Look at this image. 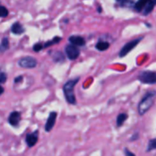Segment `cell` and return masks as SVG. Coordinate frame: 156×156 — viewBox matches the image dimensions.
I'll list each match as a JSON object with an SVG mask.
<instances>
[{
  "label": "cell",
  "mask_w": 156,
  "mask_h": 156,
  "mask_svg": "<svg viewBox=\"0 0 156 156\" xmlns=\"http://www.w3.org/2000/svg\"><path fill=\"white\" fill-rule=\"evenodd\" d=\"M69 41L71 45H74L76 47H83L86 44L85 38L80 36H70L69 37Z\"/></svg>",
  "instance_id": "obj_10"
},
{
  "label": "cell",
  "mask_w": 156,
  "mask_h": 156,
  "mask_svg": "<svg viewBox=\"0 0 156 156\" xmlns=\"http://www.w3.org/2000/svg\"><path fill=\"white\" fill-rule=\"evenodd\" d=\"M1 88V94H3V92H4V89H3V87H0Z\"/></svg>",
  "instance_id": "obj_27"
},
{
  "label": "cell",
  "mask_w": 156,
  "mask_h": 156,
  "mask_svg": "<svg viewBox=\"0 0 156 156\" xmlns=\"http://www.w3.org/2000/svg\"><path fill=\"white\" fill-rule=\"evenodd\" d=\"M60 41H61V37H55L52 40H49V41L46 42V43L44 44V48H48V47H50V46H52V45L58 44V43L60 42Z\"/></svg>",
  "instance_id": "obj_18"
},
{
  "label": "cell",
  "mask_w": 156,
  "mask_h": 156,
  "mask_svg": "<svg viewBox=\"0 0 156 156\" xmlns=\"http://www.w3.org/2000/svg\"><path fill=\"white\" fill-rule=\"evenodd\" d=\"M57 112H50L49 113V115H48V120H47V122H46V124H45V131L47 132V133H49L52 129H53V127H54V125H55V123H56V120H57Z\"/></svg>",
  "instance_id": "obj_7"
},
{
  "label": "cell",
  "mask_w": 156,
  "mask_h": 156,
  "mask_svg": "<svg viewBox=\"0 0 156 156\" xmlns=\"http://www.w3.org/2000/svg\"><path fill=\"white\" fill-rule=\"evenodd\" d=\"M6 78L7 77H6L5 73V72H1V74H0V82H1V84H4L5 82Z\"/></svg>",
  "instance_id": "obj_23"
},
{
  "label": "cell",
  "mask_w": 156,
  "mask_h": 156,
  "mask_svg": "<svg viewBox=\"0 0 156 156\" xmlns=\"http://www.w3.org/2000/svg\"><path fill=\"white\" fill-rule=\"evenodd\" d=\"M124 153H125V155L126 156H135V154L133 153H132L131 151H129V149H127V148L124 149Z\"/></svg>",
  "instance_id": "obj_25"
},
{
  "label": "cell",
  "mask_w": 156,
  "mask_h": 156,
  "mask_svg": "<svg viewBox=\"0 0 156 156\" xmlns=\"http://www.w3.org/2000/svg\"><path fill=\"white\" fill-rule=\"evenodd\" d=\"M155 5L156 1H147V4H146V5H145V7H144V11H143V15H144V16L149 15V14L154 10Z\"/></svg>",
  "instance_id": "obj_13"
},
{
  "label": "cell",
  "mask_w": 156,
  "mask_h": 156,
  "mask_svg": "<svg viewBox=\"0 0 156 156\" xmlns=\"http://www.w3.org/2000/svg\"><path fill=\"white\" fill-rule=\"evenodd\" d=\"M110 48V43L107 41H99L96 44V48L100 51H104L107 50Z\"/></svg>",
  "instance_id": "obj_14"
},
{
  "label": "cell",
  "mask_w": 156,
  "mask_h": 156,
  "mask_svg": "<svg viewBox=\"0 0 156 156\" xmlns=\"http://www.w3.org/2000/svg\"><path fill=\"white\" fill-rule=\"evenodd\" d=\"M144 37H140V38H136V39H133V40H132V41H130V42H128L127 44H125L122 48V49L120 50V53H119V56L121 57V58H122V57H124V56H126L127 54H129L138 44H139V42L143 39Z\"/></svg>",
  "instance_id": "obj_4"
},
{
  "label": "cell",
  "mask_w": 156,
  "mask_h": 156,
  "mask_svg": "<svg viewBox=\"0 0 156 156\" xmlns=\"http://www.w3.org/2000/svg\"><path fill=\"white\" fill-rule=\"evenodd\" d=\"M11 32L15 35H21L25 32V29L19 22H16L11 27Z\"/></svg>",
  "instance_id": "obj_11"
},
{
  "label": "cell",
  "mask_w": 156,
  "mask_h": 156,
  "mask_svg": "<svg viewBox=\"0 0 156 156\" xmlns=\"http://www.w3.org/2000/svg\"><path fill=\"white\" fill-rule=\"evenodd\" d=\"M65 53H66V56L68 57L69 59L75 60L76 58H79L80 52V49L76 46L69 44L65 47Z\"/></svg>",
  "instance_id": "obj_6"
},
{
  "label": "cell",
  "mask_w": 156,
  "mask_h": 156,
  "mask_svg": "<svg viewBox=\"0 0 156 156\" xmlns=\"http://www.w3.org/2000/svg\"><path fill=\"white\" fill-rule=\"evenodd\" d=\"M23 79H24L23 76H18V77H16V78L14 79V83H15V84H18V83H20V82L23 80Z\"/></svg>",
  "instance_id": "obj_24"
},
{
  "label": "cell",
  "mask_w": 156,
  "mask_h": 156,
  "mask_svg": "<svg viewBox=\"0 0 156 156\" xmlns=\"http://www.w3.org/2000/svg\"><path fill=\"white\" fill-rule=\"evenodd\" d=\"M79 80H80L79 78L70 80L63 85V92H64V95H65L67 101L69 104L75 105L77 103L76 97L74 95V88L77 85V83L79 82Z\"/></svg>",
  "instance_id": "obj_2"
},
{
  "label": "cell",
  "mask_w": 156,
  "mask_h": 156,
  "mask_svg": "<svg viewBox=\"0 0 156 156\" xmlns=\"http://www.w3.org/2000/svg\"><path fill=\"white\" fill-rule=\"evenodd\" d=\"M146 4H147V1H138V2L135 3L133 8L135 9V11H137V12H142V13H143V11H144V9Z\"/></svg>",
  "instance_id": "obj_16"
},
{
  "label": "cell",
  "mask_w": 156,
  "mask_h": 156,
  "mask_svg": "<svg viewBox=\"0 0 156 156\" xmlns=\"http://www.w3.org/2000/svg\"><path fill=\"white\" fill-rule=\"evenodd\" d=\"M135 3L136 2H133V1H119L118 2V4L122 7H132V6L134 7Z\"/></svg>",
  "instance_id": "obj_19"
},
{
  "label": "cell",
  "mask_w": 156,
  "mask_h": 156,
  "mask_svg": "<svg viewBox=\"0 0 156 156\" xmlns=\"http://www.w3.org/2000/svg\"><path fill=\"white\" fill-rule=\"evenodd\" d=\"M42 48H44V45H42L41 43H37L33 46V50L35 52H39Z\"/></svg>",
  "instance_id": "obj_22"
},
{
  "label": "cell",
  "mask_w": 156,
  "mask_h": 156,
  "mask_svg": "<svg viewBox=\"0 0 156 156\" xmlns=\"http://www.w3.org/2000/svg\"><path fill=\"white\" fill-rule=\"evenodd\" d=\"M138 80L144 84H148V85L156 84V71L144 70L139 74Z\"/></svg>",
  "instance_id": "obj_3"
},
{
  "label": "cell",
  "mask_w": 156,
  "mask_h": 156,
  "mask_svg": "<svg viewBox=\"0 0 156 156\" xmlns=\"http://www.w3.org/2000/svg\"><path fill=\"white\" fill-rule=\"evenodd\" d=\"M9 48V40L7 37H3L2 41H1V45H0V49L2 52H5L7 48Z\"/></svg>",
  "instance_id": "obj_17"
},
{
  "label": "cell",
  "mask_w": 156,
  "mask_h": 156,
  "mask_svg": "<svg viewBox=\"0 0 156 156\" xmlns=\"http://www.w3.org/2000/svg\"><path fill=\"white\" fill-rule=\"evenodd\" d=\"M153 150H156V138L154 139H151L149 141V144H148V147H147V152H151Z\"/></svg>",
  "instance_id": "obj_20"
},
{
  "label": "cell",
  "mask_w": 156,
  "mask_h": 156,
  "mask_svg": "<svg viewBox=\"0 0 156 156\" xmlns=\"http://www.w3.org/2000/svg\"><path fill=\"white\" fill-rule=\"evenodd\" d=\"M139 138V133H134V135L131 138V141H135V140H137Z\"/></svg>",
  "instance_id": "obj_26"
},
{
  "label": "cell",
  "mask_w": 156,
  "mask_h": 156,
  "mask_svg": "<svg viewBox=\"0 0 156 156\" xmlns=\"http://www.w3.org/2000/svg\"><path fill=\"white\" fill-rule=\"evenodd\" d=\"M37 140H38V131H35L31 133L27 134L26 136V144L29 148L33 147L37 143Z\"/></svg>",
  "instance_id": "obj_8"
},
{
  "label": "cell",
  "mask_w": 156,
  "mask_h": 156,
  "mask_svg": "<svg viewBox=\"0 0 156 156\" xmlns=\"http://www.w3.org/2000/svg\"><path fill=\"white\" fill-rule=\"evenodd\" d=\"M0 16H1V17H5L8 16V10L4 5L0 6Z\"/></svg>",
  "instance_id": "obj_21"
},
{
  "label": "cell",
  "mask_w": 156,
  "mask_h": 156,
  "mask_svg": "<svg viewBox=\"0 0 156 156\" xmlns=\"http://www.w3.org/2000/svg\"><path fill=\"white\" fill-rule=\"evenodd\" d=\"M156 100V90H149L145 93L144 98L138 104V112L140 115L145 114L154 105Z\"/></svg>",
  "instance_id": "obj_1"
},
{
  "label": "cell",
  "mask_w": 156,
  "mask_h": 156,
  "mask_svg": "<svg viewBox=\"0 0 156 156\" xmlns=\"http://www.w3.org/2000/svg\"><path fill=\"white\" fill-rule=\"evenodd\" d=\"M127 119H128V114L127 113H120L118 115V117H117V120H116L117 127H121Z\"/></svg>",
  "instance_id": "obj_15"
},
{
  "label": "cell",
  "mask_w": 156,
  "mask_h": 156,
  "mask_svg": "<svg viewBox=\"0 0 156 156\" xmlns=\"http://www.w3.org/2000/svg\"><path fill=\"white\" fill-rule=\"evenodd\" d=\"M37 65V61L33 57H24L18 60V66L23 69H34Z\"/></svg>",
  "instance_id": "obj_5"
},
{
  "label": "cell",
  "mask_w": 156,
  "mask_h": 156,
  "mask_svg": "<svg viewBox=\"0 0 156 156\" xmlns=\"http://www.w3.org/2000/svg\"><path fill=\"white\" fill-rule=\"evenodd\" d=\"M20 120H21L20 112H12L9 114L7 121H8V123L11 126H17L18 123L20 122Z\"/></svg>",
  "instance_id": "obj_9"
},
{
  "label": "cell",
  "mask_w": 156,
  "mask_h": 156,
  "mask_svg": "<svg viewBox=\"0 0 156 156\" xmlns=\"http://www.w3.org/2000/svg\"><path fill=\"white\" fill-rule=\"evenodd\" d=\"M50 55H51V57H52V58H53V60L55 62L60 63V62H63L64 59H65L63 53L60 52V51H58V50H54V51L50 52Z\"/></svg>",
  "instance_id": "obj_12"
}]
</instances>
